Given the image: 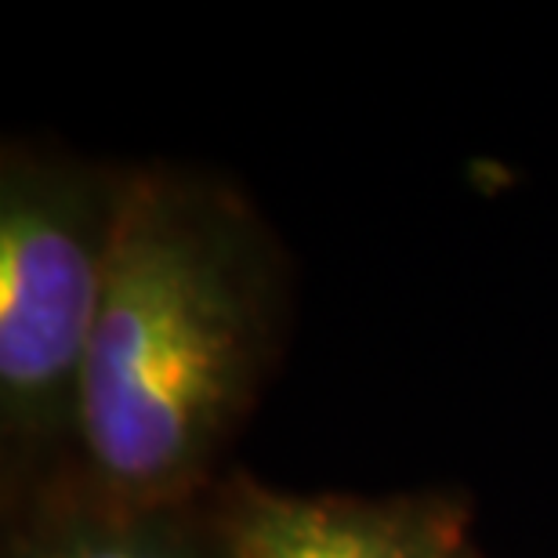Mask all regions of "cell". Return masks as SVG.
Masks as SVG:
<instances>
[{
  "label": "cell",
  "instance_id": "1",
  "mask_svg": "<svg viewBox=\"0 0 558 558\" xmlns=\"http://www.w3.org/2000/svg\"><path fill=\"white\" fill-rule=\"evenodd\" d=\"M290 262L226 174L138 163L84 381L81 475L109 500L207 494L287 341Z\"/></svg>",
  "mask_w": 558,
  "mask_h": 558
},
{
  "label": "cell",
  "instance_id": "4",
  "mask_svg": "<svg viewBox=\"0 0 558 558\" xmlns=\"http://www.w3.org/2000/svg\"><path fill=\"white\" fill-rule=\"evenodd\" d=\"M215 486L124 505L76 475L0 515V558H232Z\"/></svg>",
  "mask_w": 558,
  "mask_h": 558
},
{
  "label": "cell",
  "instance_id": "2",
  "mask_svg": "<svg viewBox=\"0 0 558 558\" xmlns=\"http://www.w3.org/2000/svg\"><path fill=\"white\" fill-rule=\"evenodd\" d=\"M135 174L0 145V515L81 475L87 360Z\"/></svg>",
  "mask_w": 558,
  "mask_h": 558
},
{
  "label": "cell",
  "instance_id": "3",
  "mask_svg": "<svg viewBox=\"0 0 558 558\" xmlns=\"http://www.w3.org/2000/svg\"><path fill=\"white\" fill-rule=\"evenodd\" d=\"M215 494L232 558H483L472 541V500L453 489L290 494L226 472Z\"/></svg>",
  "mask_w": 558,
  "mask_h": 558
}]
</instances>
